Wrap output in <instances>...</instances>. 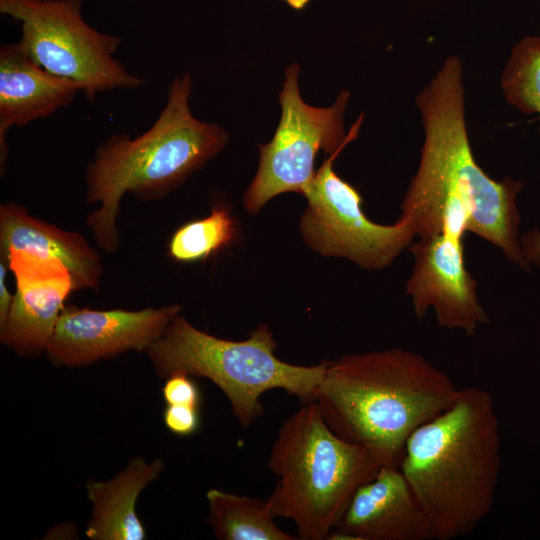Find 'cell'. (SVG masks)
I'll use <instances>...</instances> for the list:
<instances>
[{
	"label": "cell",
	"instance_id": "1",
	"mask_svg": "<svg viewBox=\"0 0 540 540\" xmlns=\"http://www.w3.org/2000/svg\"><path fill=\"white\" fill-rule=\"evenodd\" d=\"M415 102L424 141L399 220L418 238L444 230L473 232L511 262L529 268L518 238L516 196L523 182L494 180L476 162L466 125L461 60L446 58Z\"/></svg>",
	"mask_w": 540,
	"mask_h": 540
},
{
	"label": "cell",
	"instance_id": "2",
	"mask_svg": "<svg viewBox=\"0 0 540 540\" xmlns=\"http://www.w3.org/2000/svg\"><path fill=\"white\" fill-rule=\"evenodd\" d=\"M459 389L422 355L394 347L326 361L314 402L337 436L399 467L409 436L447 410Z\"/></svg>",
	"mask_w": 540,
	"mask_h": 540
},
{
	"label": "cell",
	"instance_id": "3",
	"mask_svg": "<svg viewBox=\"0 0 540 540\" xmlns=\"http://www.w3.org/2000/svg\"><path fill=\"white\" fill-rule=\"evenodd\" d=\"M501 468L499 419L489 391L460 388L455 402L407 439L399 469L428 540L472 533L490 513Z\"/></svg>",
	"mask_w": 540,
	"mask_h": 540
},
{
	"label": "cell",
	"instance_id": "4",
	"mask_svg": "<svg viewBox=\"0 0 540 540\" xmlns=\"http://www.w3.org/2000/svg\"><path fill=\"white\" fill-rule=\"evenodd\" d=\"M191 90L189 73L176 77L164 108L147 131L134 138L111 135L88 163L85 201L99 206L85 224L104 252L119 249L117 218L125 194L147 201L163 198L227 145L229 134L222 127L192 115Z\"/></svg>",
	"mask_w": 540,
	"mask_h": 540
},
{
	"label": "cell",
	"instance_id": "5",
	"mask_svg": "<svg viewBox=\"0 0 540 540\" xmlns=\"http://www.w3.org/2000/svg\"><path fill=\"white\" fill-rule=\"evenodd\" d=\"M267 465L277 478L267 498L272 514L291 520L303 540L328 539L357 489L383 466L337 436L314 401L283 422Z\"/></svg>",
	"mask_w": 540,
	"mask_h": 540
},
{
	"label": "cell",
	"instance_id": "6",
	"mask_svg": "<svg viewBox=\"0 0 540 540\" xmlns=\"http://www.w3.org/2000/svg\"><path fill=\"white\" fill-rule=\"evenodd\" d=\"M276 340L267 324H260L242 341L217 338L176 315L147 350L158 377L174 373L207 378L227 397L243 428L262 415L260 397L282 389L302 404L314 401L326 362L312 366L287 363L275 355Z\"/></svg>",
	"mask_w": 540,
	"mask_h": 540
},
{
	"label": "cell",
	"instance_id": "7",
	"mask_svg": "<svg viewBox=\"0 0 540 540\" xmlns=\"http://www.w3.org/2000/svg\"><path fill=\"white\" fill-rule=\"evenodd\" d=\"M83 0H0V12L21 23L20 42L46 71L77 83L89 102L116 89L146 81L115 58L119 36L91 27L82 16Z\"/></svg>",
	"mask_w": 540,
	"mask_h": 540
},
{
	"label": "cell",
	"instance_id": "8",
	"mask_svg": "<svg viewBox=\"0 0 540 540\" xmlns=\"http://www.w3.org/2000/svg\"><path fill=\"white\" fill-rule=\"evenodd\" d=\"M299 66L285 70V81L279 93L282 115L272 140L259 146V167L244 193V208L256 215L277 195L286 192L302 194L315 175L314 159L322 149L330 155L339 154L354 139L362 116L345 134L343 117L349 92L342 91L335 103L327 108L306 104L298 88Z\"/></svg>",
	"mask_w": 540,
	"mask_h": 540
},
{
	"label": "cell",
	"instance_id": "9",
	"mask_svg": "<svg viewBox=\"0 0 540 540\" xmlns=\"http://www.w3.org/2000/svg\"><path fill=\"white\" fill-rule=\"evenodd\" d=\"M330 155L304 189L307 206L300 219L305 244L324 257L345 258L365 270L393 263L416 237L405 221L378 224L362 210V197L333 169Z\"/></svg>",
	"mask_w": 540,
	"mask_h": 540
},
{
	"label": "cell",
	"instance_id": "10",
	"mask_svg": "<svg viewBox=\"0 0 540 540\" xmlns=\"http://www.w3.org/2000/svg\"><path fill=\"white\" fill-rule=\"evenodd\" d=\"M181 309L180 304L137 311L65 306L45 354L55 366L72 368L130 351H146Z\"/></svg>",
	"mask_w": 540,
	"mask_h": 540
},
{
	"label": "cell",
	"instance_id": "11",
	"mask_svg": "<svg viewBox=\"0 0 540 540\" xmlns=\"http://www.w3.org/2000/svg\"><path fill=\"white\" fill-rule=\"evenodd\" d=\"M463 239V234L447 230L418 238L410 247L414 266L406 294L418 318L431 307L440 327L473 335L489 319L466 267Z\"/></svg>",
	"mask_w": 540,
	"mask_h": 540
},
{
	"label": "cell",
	"instance_id": "12",
	"mask_svg": "<svg viewBox=\"0 0 540 540\" xmlns=\"http://www.w3.org/2000/svg\"><path fill=\"white\" fill-rule=\"evenodd\" d=\"M1 258L15 277L16 291L0 341L18 355L37 357L74 291L71 274L59 260L28 251L11 250Z\"/></svg>",
	"mask_w": 540,
	"mask_h": 540
},
{
	"label": "cell",
	"instance_id": "13",
	"mask_svg": "<svg viewBox=\"0 0 540 540\" xmlns=\"http://www.w3.org/2000/svg\"><path fill=\"white\" fill-rule=\"evenodd\" d=\"M328 539L428 540L424 514L399 467L361 485Z\"/></svg>",
	"mask_w": 540,
	"mask_h": 540
},
{
	"label": "cell",
	"instance_id": "14",
	"mask_svg": "<svg viewBox=\"0 0 540 540\" xmlns=\"http://www.w3.org/2000/svg\"><path fill=\"white\" fill-rule=\"evenodd\" d=\"M80 86L36 64L20 41L0 48V172H5L10 128L48 118L68 107Z\"/></svg>",
	"mask_w": 540,
	"mask_h": 540
},
{
	"label": "cell",
	"instance_id": "15",
	"mask_svg": "<svg viewBox=\"0 0 540 540\" xmlns=\"http://www.w3.org/2000/svg\"><path fill=\"white\" fill-rule=\"evenodd\" d=\"M11 250L55 258L69 270L74 291H99L103 260L85 237L34 217L15 202L0 206L1 256Z\"/></svg>",
	"mask_w": 540,
	"mask_h": 540
},
{
	"label": "cell",
	"instance_id": "16",
	"mask_svg": "<svg viewBox=\"0 0 540 540\" xmlns=\"http://www.w3.org/2000/svg\"><path fill=\"white\" fill-rule=\"evenodd\" d=\"M163 468L161 458L147 462L138 456L107 481L90 479L85 485L92 504L86 536L91 540H143L146 532L136 515V501Z\"/></svg>",
	"mask_w": 540,
	"mask_h": 540
},
{
	"label": "cell",
	"instance_id": "17",
	"mask_svg": "<svg viewBox=\"0 0 540 540\" xmlns=\"http://www.w3.org/2000/svg\"><path fill=\"white\" fill-rule=\"evenodd\" d=\"M206 523L220 540H296L274 522L267 499L210 489Z\"/></svg>",
	"mask_w": 540,
	"mask_h": 540
},
{
	"label": "cell",
	"instance_id": "18",
	"mask_svg": "<svg viewBox=\"0 0 540 540\" xmlns=\"http://www.w3.org/2000/svg\"><path fill=\"white\" fill-rule=\"evenodd\" d=\"M236 236V222L229 208L217 205L207 217L178 228L170 239L168 253L176 261L195 262L228 246Z\"/></svg>",
	"mask_w": 540,
	"mask_h": 540
},
{
	"label": "cell",
	"instance_id": "19",
	"mask_svg": "<svg viewBox=\"0 0 540 540\" xmlns=\"http://www.w3.org/2000/svg\"><path fill=\"white\" fill-rule=\"evenodd\" d=\"M500 84L509 104L527 115L540 113V36H526L512 48Z\"/></svg>",
	"mask_w": 540,
	"mask_h": 540
},
{
	"label": "cell",
	"instance_id": "20",
	"mask_svg": "<svg viewBox=\"0 0 540 540\" xmlns=\"http://www.w3.org/2000/svg\"><path fill=\"white\" fill-rule=\"evenodd\" d=\"M161 391L166 405H187L199 408V389L191 376L187 374H171L165 378Z\"/></svg>",
	"mask_w": 540,
	"mask_h": 540
},
{
	"label": "cell",
	"instance_id": "21",
	"mask_svg": "<svg viewBox=\"0 0 540 540\" xmlns=\"http://www.w3.org/2000/svg\"><path fill=\"white\" fill-rule=\"evenodd\" d=\"M163 421L166 428L173 434L192 435L197 432L200 425L199 408L187 405H166Z\"/></svg>",
	"mask_w": 540,
	"mask_h": 540
},
{
	"label": "cell",
	"instance_id": "22",
	"mask_svg": "<svg viewBox=\"0 0 540 540\" xmlns=\"http://www.w3.org/2000/svg\"><path fill=\"white\" fill-rule=\"evenodd\" d=\"M520 245L525 260L540 268V231L532 230L525 233L520 240Z\"/></svg>",
	"mask_w": 540,
	"mask_h": 540
},
{
	"label": "cell",
	"instance_id": "23",
	"mask_svg": "<svg viewBox=\"0 0 540 540\" xmlns=\"http://www.w3.org/2000/svg\"><path fill=\"white\" fill-rule=\"evenodd\" d=\"M8 266L5 261L0 262V326H2L11 308L14 294L8 289L6 278Z\"/></svg>",
	"mask_w": 540,
	"mask_h": 540
},
{
	"label": "cell",
	"instance_id": "24",
	"mask_svg": "<svg viewBox=\"0 0 540 540\" xmlns=\"http://www.w3.org/2000/svg\"><path fill=\"white\" fill-rule=\"evenodd\" d=\"M295 9H302L309 0H283Z\"/></svg>",
	"mask_w": 540,
	"mask_h": 540
}]
</instances>
